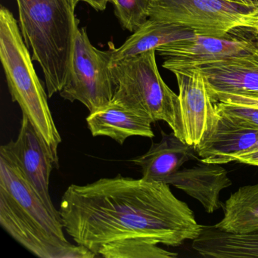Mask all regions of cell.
<instances>
[{
	"instance_id": "cell-1",
	"label": "cell",
	"mask_w": 258,
	"mask_h": 258,
	"mask_svg": "<svg viewBox=\"0 0 258 258\" xmlns=\"http://www.w3.org/2000/svg\"><path fill=\"white\" fill-rule=\"evenodd\" d=\"M58 211L66 232L96 256L105 246L127 240L177 247L203 227L169 184L121 175L72 184Z\"/></svg>"
},
{
	"instance_id": "cell-10",
	"label": "cell",
	"mask_w": 258,
	"mask_h": 258,
	"mask_svg": "<svg viewBox=\"0 0 258 258\" xmlns=\"http://www.w3.org/2000/svg\"><path fill=\"white\" fill-rule=\"evenodd\" d=\"M6 145L45 205L53 212L59 213L52 204L49 194L51 172L58 168V161L26 116L22 115L17 139Z\"/></svg>"
},
{
	"instance_id": "cell-14",
	"label": "cell",
	"mask_w": 258,
	"mask_h": 258,
	"mask_svg": "<svg viewBox=\"0 0 258 258\" xmlns=\"http://www.w3.org/2000/svg\"><path fill=\"white\" fill-rule=\"evenodd\" d=\"M199 158L193 146L187 144L174 133L161 131V140L153 143L144 155L132 160L142 169L143 179L166 183L167 179L179 170L185 163Z\"/></svg>"
},
{
	"instance_id": "cell-12",
	"label": "cell",
	"mask_w": 258,
	"mask_h": 258,
	"mask_svg": "<svg viewBox=\"0 0 258 258\" xmlns=\"http://www.w3.org/2000/svg\"><path fill=\"white\" fill-rule=\"evenodd\" d=\"M199 161L194 167L179 169L167 179L166 183L182 190L199 201L207 213L212 214L223 207L220 192L232 182L222 164Z\"/></svg>"
},
{
	"instance_id": "cell-5",
	"label": "cell",
	"mask_w": 258,
	"mask_h": 258,
	"mask_svg": "<svg viewBox=\"0 0 258 258\" xmlns=\"http://www.w3.org/2000/svg\"><path fill=\"white\" fill-rule=\"evenodd\" d=\"M155 52L147 51L111 64L116 86L113 101L148 116L153 122H166L184 141L179 95L161 78Z\"/></svg>"
},
{
	"instance_id": "cell-4",
	"label": "cell",
	"mask_w": 258,
	"mask_h": 258,
	"mask_svg": "<svg viewBox=\"0 0 258 258\" xmlns=\"http://www.w3.org/2000/svg\"><path fill=\"white\" fill-rule=\"evenodd\" d=\"M0 58L13 102H17L39 135L58 161L61 137L48 104V96L36 73L32 55L25 44L17 20L2 7L0 10Z\"/></svg>"
},
{
	"instance_id": "cell-24",
	"label": "cell",
	"mask_w": 258,
	"mask_h": 258,
	"mask_svg": "<svg viewBox=\"0 0 258 258\" xmlns=\"http://www.w3.org/2000/svg\"><path fill=\"white\" fill-rule=\"evenodd\" d=\"M230 2L249 6L252 7H258V0H229Z\"/></svg>"
},
{
	"instance_id": "cell-25",
	"label": "cell",
	"mask_w": 258,
	"mask_h": 258,
	"mask_svg": "<svg viewBox=\"0 0 258 258\" xmlns=\"http://www.w3.org/2000/svg\"><path fill=\"white\" fill-rule=\"evenodd\" d=\"M251 30L253 33H255V34H257L258 35V27L256 28H251Z\"/></svg>"
},
{
	"instance_id": "cell-9",
	"label": "cell",
	"mask_w": 258,
	"mask_h": 258,
	"mask_svg": "<svg viewBox=\"0 0 258 258\" xmlns=\"http://www.w3.org/2000/svg\"><path fill=\"white\" fill-rule=\"evenodd\" d=\"M251 33L253 37L240 39L196 35L163 45L156 52L164 59L163 67L172 73L189 70L251 50L256 42Z\"/></svg>"
},
{
	"instance_id": "cell-13",
	"label": "cell",
	"mask_w": 258,
	"mask_h": 258,
	"mask_svg": "<svg viewBox=\"0 0 258 258\" xmlns=\"http://www.w3.org/2000/svg\"><path fill=\"white\" fill-rule=\"evenodd\" d=\"M152 123L148 116L113 100L87 117V126L93 137H108L120 145L131 137L153 138Z\"/></svg>"
},
{
	"instance_id": "cell-8",
	"label": "cell",
	"mask_w": 258,
	"mask_h": 258,
	"mask_svg": "<svg viewBox=\"0 0 258 258\" xmlns=\"http://www.w3.org/2000/svg\"><path fill=\"white\" fill-rule=\"evenodd\" d=\"M173 74L179 88L184 142L196 149L214 134L221 117L199 69Z\"/></svg>"
},
{
	"instance_id": "cell-22",
	"label": "cell",
	"mask_w": 258,
	"mask_h": 258,
	"mask_svg": "<svg viewBox=\"0 0 258 258\" xmlns=\"http://www.w3.org/2000/svg\"><path fill=\"white\" fill-rule=\"evenodd\" d=\"M234 162L241 163V164L258 167V150L243 154V155L235 158Z\"/></svg>"
},
{
	"instance_id": "cell-23",
	"label": "cell",
	"mask_w": 258,
	"mask_h": 258,
	"mask_svg": "<svg viewBox=\"0 0 258 258\" xmlns=\"http://www.w3.org/2000/svg\"><path fill=\"white\" fill-rule=\"evenodd\" d=\"M77 3L84 2L93 7L96 11H104L106 9L108 3H111V0H75Z\"/></svg>"
},
{
	"instance_id": "cell-20",
	"label": "cell",
	"mask_w": 258,
	"mask_h": 258,
	"mask_svg": "<svg viewBox=\"0 0 258 258\" xmlns=\"http://www.w3.org/2000/svg\"><path fill=\"white\" fill-rule=\"evenodd\" d=\"M97 256L105 258H176L178 253L164 250L155 243L127 240L105 246L99 250Z\"/></svg>"
},
{
	"instance_id": "cell-7",
	"label": "cell",
	"mask_w": 258,
	"mask_h": 258,
	"mask_svg": "<svg viewBox=\"0 0 258 258\" xmlns=\"http://www.w3.org/2000/svg\"><path fill=\"white\" fill-rule=\"evenodd\" d=\"M111 49L95 47L86 28H79L75 40L72 67L60 96L71 102L78 101L90 113L108 105L116 86L111 71Z\"/></svg>"
},
{
	"instance_id": "cell-3",
	"label": "cell",
	"mask_w": 258,
	"mask_h": 258,
	"mask_svg": "<svg viewBox=\"0 0 258 258\" xmlns=\"http://www.w3.org/2000/svg\"><path fill=\"white\" fill-rule=\"evenodd\" d=\"M25 44L44 75L48 96L61 91L72 67L79 20L75 0H16Z\"/></svg>"
},
{
	"instance_id": "cell-17",
	"label": "cell",
	"mask_w": 258,
	"mask_h": 258,
	"mask_svg": "<svg viewBox=\"0 0 258 258\" xmlns=\"http://www.w3.org/2000/svg\"><path fill=\"white\" fill-rule=\"evenodd\" d=\"M196 34L188 28L149 19L119 48L111 49V64L123 58L150 50L163 45L190 38Z\"/></svg>"
},
{
	"instance_id": "cell-11",
	"label": "cell",
	"mask_w": 258,
	"mask_h": 258,
	"mask_svg": "<svg viewBox=\"0 0 258 258\" xmlns=\"http://www.w3.org/2000/svg\"><path fill=\"white\" fill-rule=\"evenodd\" d=\"M253 34L256 42L249 52L196 68L205 77L209 93L258 97V35Z\"/></svg>"
},
{
	"instance_id": "cell-16",
	"label": "cell",
	"mask_w": 258,
	"mask_h": 258,
	"mask_svg": "<svg viewBox=\"0 0 258 258\" xmlns=\"http://www.w3.org/2000/svg\"><path fill=\"white\" fill-rule=\"evenodd\" d=\"M191 246L205 257L257 258L258 231L230 233L214 226H203Z\"/></svg>"
},
{
	"instance_id": "cell-6",
	"label": "cell",
	"mask_w": 258,
	"mask_h": 258,
	"mask_svg": "<svg viewBox=\"0 0 258 258\" xmlns=\"http://www.w3.org/2000/svg\"><path fill=\"white\" fill-rule=\"evenodd\" d=\"M149 16L207 37H226L240 28L258 27V7L229 0H149Z\"/></svg>"
},
{
	"instance_id": "cell-21",
	"label": "cell",
	"mask_w": 258,
	"mask_h": 258,
	"mask_svg": "<svg viewBox=\"0 0 258 258\" xmlns=\"http://www.w3.org/2000/svg\"><path fill=\"white\" fill-rule=\"evenodd\" d=\"M114 13L124 29L135 32L149 19V0H111Z\"/></svg>"
},
{
	"instance_id": "cell-18",
	"label": "cell",
	"mask_w": 258,
	"mask_h": 258,
	"mask_svg": "<svg viewBox=\"0 0 258 258\" xmlns=\"http://www.w3.org/2000/svg\"><path fill=\"white\" fill-rule=\"evenodd\" d=\"M223 217L216 228L230 233L258 231V183L240 187L223 205Z\"/></svg>"
},
{
	"instance_id": "cell-15",
	"label": "cell",
	"mask_w": 258,
	"mask_h": 258,
	"mask_svg": "<svg viewBox=\"0 0 258 258\" xmlns=\"http://www.w3.org/2000/svg\"><path fill=\"white\" fill-rule=\"evenodd\" d=\"M214 134L196 148L199 161L211 164L234 162L235 158L250 152L258 141V131L240 126L220 115Z\"/></svg>"
},
{
	"instance_id": "cell-19",
	"label": "cell",
	"mask_w": 258,
	"mask_h": 258,
	"mask_svg": "<svg viewBox=\"0 0 258 258\" xmlns=\"http://www.w3.org/2000/svg\"><path fill=\"white\" fill-rule=\"evenodd\" d=\"M220 115L236 124L258 131V97L232 93H209Z\"/></svg>"
},
{
	"instance_id": "cell-2",
	"label": "cell",
	"mask_w": 258,
	"mask_h": 258,
	"mask_svg": "<svg viewBox=\"0 0 258 258\" xmlns=\"http://www.w3.org/2000/svg\"><path fill=\"white\" fill-rule=\"evenodd\" d=\"M0 224L38 257L96 256L84 246L66 239L59 213L45 205L6 144L0 148Z\"/></svg>"
}]
</instances>
